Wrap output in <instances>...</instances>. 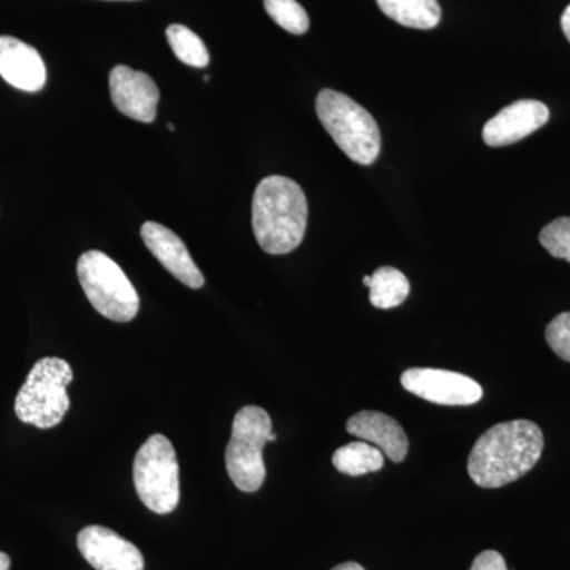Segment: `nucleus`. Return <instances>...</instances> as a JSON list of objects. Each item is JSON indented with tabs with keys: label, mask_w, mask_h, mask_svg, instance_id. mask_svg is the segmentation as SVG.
<instances>
[{
	"label": "nucleus",
	"mask_w": 570,
	"mask_h": 570,
	"mask_svg": "<svg viewBox=\"0 0 570 570\" xmlns=\"http://www.w3.org/2000/svg\"><path fill=\"white\" fill-rule=\"evenodd\" d=\"M550 119V110L539 100H517L502 108L483 127L482 138L491 148L513 145L530 137Z\"/></svg>",
	"instance_id": "obj_11"
},
{
	"label": "nucleus",
	"mask_w": 570,
	"mask_h": 570,
	"mask_svg": "<svg viewBox=\"0 0 570 570\" xmlns=\"http://www.w3.org/2000/svg\"><path fill=\"white\" fill-rule=\"evenodd\" d=\"M276 438L275 433L269 434L268 442L276 441Z\"/></svg>",
	"instance_id": "obj_26"
},
{
	"label": "nucleus",
	"mask_w": 570,
	"mask_h": 570,
	"mask_svg": "<svg viewBox=\"0 0 570 570\" xmlns=\"http://www.w3.org/2000/svg\"><path fill=\"white\" fill-rule=\"evenodd\" d=\"M0 77L21 91L37 92L47 82V67L31 45L0 36Z\"/></svg>",
	"instance_id": "obj_13"
},
{
	"label": "nucleus",
	"mask_w": 570,
	"mask_h": 570,
	"mask_svg": "<svg viewBox=\"0 0 570 570\" xmlns=\"http://www.w3.org/2000/svg\"><path fill=\"white\" fill-rule=\"evenodd\" d=\"M316 111L326 132L348 159L373 165L381 154V130L376 119L362 105L343 92L324 89L318 92Z\"/></svg>",
	"instance_id": "obj_3"
},
{
	"label": "nucleus",
	"mask_w": 570,
	"mask_h": 570,
	"mask_svg": "<svg viewBox=\"0 0 570 570\" xmlns=\"http://www.w3.org/2000/svg\"><path fill=\"white\" fill-rule=\"evenodd\" d=\"M379 9L406 28L434 29L441 21L438 0H376Z\"/></svg>",
	"instance_id": "obj_15"
},
{
	"label": "nucleus",
	"mask_w": 570,
	"mask_h": 570,
	"mask_svg": "<svg viewBox=\"0 0 570 570\" xmlns=\"http://www.w3.org/2000/svg\"><path fill=\"white\" fill-rule=\"evenodd\" d=\"M141 238L146 247L151 250L154 257L164 265L168 273H171L187 287L202 288L205 285V277L190 257L189 250L183 239L174 234L170 228L157 223H145L141 227Z\"/></svg>",
	"instance_id": "obj_12"
},
{
	"label": "nucleus",
	"mask_w": 570,
	"mask_h": 570,
	"mask_svg": "<svg viewBox=\"0 0 570 570\" xmlns=\"http://www.w3.org/2000/svg\"><path fill=\"white\" fill-rule=\"evenodd\" d=\"M546 340L554 354L570 363V313H562L550 322Z\"/></svg>",
	"instance_id": "obj_21"
},
{
	"label": "nucleus",
	"mask_w": 570,
	"mask_h": 570,
	"mask_svg": "<svg viewBox=\"0 0 570 570\" xmlns=\"http://www.w3.org/2000/svg\"><path fill=\"white\" fill-rule=\"evenodd\" d=\"M346 430L384 453L393 463L406 460L409 439L395 419L384 412L362 411L348 419Z\"/></svg>",
	"instance_id": "obj_14"
},
{
	"label": "nucleus",
	"mask_w": 570,
	"mask_h": 570,
	"mask_svg": "<svg viewBox=\"0 0 570 570\" xmlns=\"http://www.w3.org/2000/svg\"><path fill=\"white\" fill-rule=\"evenodd\" d=\"M10 564L11 561L9 554L0 551V570H10Z\"/></svg>",
	"instance_id": "obj_25"
},
{
	"label": "nucleus",
	"mask_w": 570,
	"mask_h": 570,
	"mask_svg": "<svg viewBox=\"0 0 570 570\" xmlns=\"http://www.w3.org/2000/svg\"><path fill=\"white\" fill-rule=\"evenodd\" d=\"M167 40L176 58L186 66L195 67V69H205L208 66L209 52L206 50L204 41L186 26H168Z\"/></svg>",
	"instance_id": "obj_18"
},
{
	"label": "nucleus",
	"mask_w": 570,
	"mask_h": 570,
	"mask_svg": "<svg viewBox=\"0 0 570 570\" xmlns=\"http://www.w3.org/2000/svg\"><path fill=\"white\" fill-rule=\"evenodd\" d=\"M332 570H365V568H363L362 564H358V562L348 561L336 566V568H333Z\"/></svg>",
	"instance_id": "obj_24"
},
{
	"label": "nucleus",
	"mask_w": 570,
	"mask_h": 570,
	"mask_svg": "<svg viewBox=\"0 0 570 570\" xmlns=\"http://www.w3.org/2000/svg\"><path fill=\"white\" fill-rule=\"evenodd\" d=\"M272 433V419L265 409L245 406L236 412L230 441L225 449V468L243 493H255L264 485V449Z\"/></svg>",
	"instance_id": "obj_5"
},
{
	"label": "nucleus",
	"mask_w": 570,
	"mask_h": 570,
	"mask_svg": "<svg viewBox=\"0 0 570 570\" xmlns=\"http://www.w3.org/2000/svg\"><path fill=\"white\" fill-rule=\"evenodd\" d=\"M539 242L553 257L570 264V217H558L546 225L540 232Z\"/></svg>",
	"instance_id": "obj_20"
},
{
	"label": "nucleus",
	"mask_w": 570,
	"mask_h": 570,
	"mask_svg": "<svg viewBox=\"0 0 570 570\" xmlns=\"http://www.w3.org/2000/svg\"><path fill=\"white\" fill-rule=\"evenodd\" d=\"M401 385L412 395L439 406H471L483 396V390L474 379L434 367H411L404 371Z\"/></svg>",
	"instance_id": "obj_8"
},
{
	"label": "nucleus",
	"mask_w": 570,
	"mask_h": 570,
	"mask_svg": "<svg viewBox=\"0 0 570 570\" xmlns=\"http://www.w3.org/2000/svg\"><path fill=\"white\" fill-rule=\"evenodd\" d=\"M543 452V434L531 420L498 423L469 453V478L482 489H501L527 475Z\"/></svg>",
	"instance_id": "obj_1"
},
{
	"label": "nucleus",
	"mask_w": 570,
	"mask_h": 570,
	"mask_svg": "<svg viewBox=\"0 0 570 570\" xmlns=\"http://www.w3.org/2000/svg\"><path fill=\"white\" fill-rule=\"evenodd\" d=\"M168 130H171V132H174V130H175L174 124H168Z\"/></svg>",
	"instance_id": "obj_27"
},
{
	"label": "nucleus",
	"mask_w": 570,
	"mask_h": 570,
	"mask_svg": "<svg viewBox=\"0 0 570 570\" xmlns=\"http://www.w3.org/2000/svg\"><path fill=\"white\" fill-rule=\"evenodd\" d=\"M77 273L85 295L100 316L119 324H126L137 316L140 296L121 266L107 254L100 250L82 254Z\"/></svg>",
	"instance_id": "obj_6"
},
{
	"label": "nucleus",
	"mask_w": 570,
	"mask_h": 570,
	"mask_svg": "<svg viewBox=\"0 0 570 570\" xmlns=\"http://www.w3.org/2000/svg\"><path fill=\"white\" fill-rule=\"evenodd\" d=\"M266 13L284 31L303 36L309 29V17L296 0H264Z\"/></svg>",
	"instance_id": "obj_19"
},
{
	"label": "nucleus",
	"mask_w": 570,
	"mask_h": 570,
	"mask_svg": "<svg viewBox=\"0 0 570 570\" xmlns=\"http://www.w3.org/2000/svg\"><path fill=\"white\" fill-rule=\"evenodd\" d=\"M71 381L73 371L66 360L58 356L39 360L14 401L18 419L40 430L59 425L70 409L67 385Z\"/></svg>",
	"instance_id": "obj_4"
},
{
	"label": "nucleus",
	"mask_w": 570,
	"mask_h": 570,
	"mask_svg": "<svg viewBox=\"0 0 570 570\" xmlns=\"http://www.w3.org/2000/svg\"><path fill=\"white\" fill-rule=\"evenodd\" d=\"M306 225V195L298 183L279 175L258 183L253 198V228L266 254L295 250L305 238Z\"/></svg>",
	"instance_id": "obj_2"
},
{
	"label": "nucleus",
	"mask_w": 570,
	"mask_h": 570,
	"mask_svg": "<svg viewBox=\"0 0 570 570\" xmlns=\"http://www.w3.org/2000/svg\"><path fill=\"white\" fill-rule=\"evenodd\" d=\"M78 550L96 570H145V558L132 542L118 532L92 524L80 531Z\"/></svg>",
	"instance_id": "obj_9"
},
{
	"label": "nucleus",
	"mask_w": 570,
	"mask_h": 570,
	"mask_svg": "<svg viewBox=\"0 0 570 570\" xmlns=\"http://www.w3.org/2000/svg\"><path fill=\"white\" fill-rule=\"evenodd\" d=\"M363 284L370 287V302L379 309H392L406 302L411 294V284L400 269L381 266L373 276L363 277Z\"/></svg>",
	"instance_id": "obj_16"
},
{
	"label": "nucleus",
	"mask_w": 570,
	"mask_h": 570,
	"mask_svg": "<svg viewBox=\"0 0 570 570\" xmlns=\"http://www.w3.org/2000/svg\"><path fill=\"white\" fill-rule=\"evenodd\" d=\"M112 104L127 118L145 124L154 122L160 92L156 82L145 71L118 66L110 73Z\"/></svg>",
	"instance_id": "obj_10"
},
{
	"label": "nucleus",
	"mask_w": 570,
	"mask_h": 570,
	"mask_svg": "<svg viewBox=\"0 0 570 570\" xmlns=\"http://www.w3.org/2000/svg\"><path fill=\"white\" fill-rule=\"evenodd\" d=\"M138 498L151 512L167 515L179 504V464L170 439L153 434L134 461Z\"/></svg>",
	"instance_id": "obj_7"
},
{
	"label": "nucleus",
	"mask_w": 570,
	"mask_h": 570,
	"mask_svg": "<svg viewBox=\"0 0 570 570\" xmlns=\"http://www.w3.org/2000/svg\"><path fill=\"white\" fill-rule=\"evenodd\" d=\"M561 28L562 32H564L566 39H568L570 43V6L564 10V13H562Z\"/></svg>",
	"instance_id": "obj_23"
},
{
	"label": "nucleus",
	"mask_w": 570,
	"mask_h": 570,
	"mask_svg": "<svg viewBox=\"0 0 570 570\" xmlns=\"http://www.w3.org/2000/svg\"><path fill=\"white\" fill-rule=\"evenodd\" d=\"M118 2H135V0H118Z\"/></svg>",
	"instance_id": "obj_28"
},
{
	"label": "nucleus",
	"mask_w": 570,
	"mask_h": 570,
	"mask_svg": "<svg viewBox=\"0 0 570 570\" xmlns=\"http://www.w3.org/2000/svg\"><path fill=\"white\" fill-rule=\"evenodd\" d=\"M469 570H508L504 558L497 550L482 551Z\"/></svg>",
	"instance_id": "obj_22"
},
{
	"label": "nucleus",
	"mask_w": 570,
	"mask_h": 570,
	"mask_svg": "<svg viewBox=\"0 0 570 570\" xmlns=\"http://www.w3.org/2000/svg\"><path fill=\"white\" fill-rule=\"evenodd\" d=\"M384 453L365 441H355L337 449L333 455V466L341 474L358 478L367 472H377L384 468Z\"/></svg>",
	"instance_id": "obj_17"
}]
</instances>
